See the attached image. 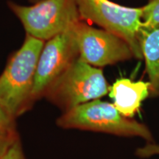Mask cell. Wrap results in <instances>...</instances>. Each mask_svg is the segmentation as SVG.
<instances>
[{"label":"cell","instance_id":"obj_1","mask_svg":"<svg viewBox=\"0 0 159 159\" xmlns=\"http://www.w3.org/2000/svg\"><path fill=\"white\" fill-rule=\"evenodd\" d=\"M44 43L26 35L21 48L11 57L0 75V104L13 119L33 103L35 72Z\"/></svg>","mask_w":159,"mask_h":159},{"label":"cell","instance_id":"obj_2","mask_svg":"<svg viewBox=\"0 0 159 159\" xmlns=\"http://www.w3.org/2000/svg\"><path fill=\"white\" fill-rule=\"evenodd\" d=\"M63 128H76L122 136H139L152 143L153 138L146 125L120 114L113 103L99 99L65 111L57 120Z\"/></svg>","mask_w":159,"mask_h":159},{"label":"cell","instance_id":"obj_3","mask_svg":"<svg viewBox=\"0 0 159 159\" xmlns=\"http://www.w3.org/2000/svg\"><path fill=\"white\" fill-rule=\"evenodd\" d=\"M108 91L102 69L78 57L49 85L43 97L65 112L101 98Z\"/></svg>","mask_w":159,"mask_h":159},{"label":"cell","instance_id":"obj_4","mask_svg":"<svg viewBox=\"0 0 159 159\" xmlns=\"http://www.w3.org/2000/svg\"><path fill=\"white\" fill-rule=\"evenodd\" d=\"M8 7L27 35L47 41L81 21L76 0H41L32 6L12 2Z\"/></svg>","mask_w":159,"mask_h":159},{"label":"cell","instance_id":"obj_5","mask_svg":"<svg viewBox=\"0 0 159 159\" xmlns=\"http://www.w3.org/2000/svg\"><path fill=\"white\" fill-rule=\"evenodd\" d=\"M81 21L96 24L124 39L134 57L143 59L139 41L142 26V7H128L109 0H76Z\"/></svg>","mask_w":159,"mask_h":159},{"label":"cell","instance_id":"obj_6","mask_svg":"<svg viewBox=\"0 0 159 159\" xmlns=\"http://www.w3.org/2000/svg\"><path fill=\"white\" fill-rule=\"evenodd\" d=\"M79 58L95 67L114 65L134 57L124 39L105 30L79 21L74 26Z\"/></svg>","mask_w":159,"mask_h":159},{"label":"cell","instance_id":"obj_7","mask_svg":"<svg viewBox=\"0 0 159 159\" xmlns=\"http://www.w3.org/2000/svg\"><path fill=\"white\" fill-rule=\"evenodd\" d=\"M74 26L43 45L35 72L32 102L43 97L49 85L79 57Z\"/></svg>","mask_w":159,"mask_h":159},{"label":"cell","instance_id":"obj_8","mask_svg":"<svg viewBox=\"0 0 159 159\" xmlns=\"http://www.w3.org/2000/svg\"><path fill=\"white\" fill-rule=\"evenodd\" d=\"M150 96V83L128 78L117 79L109 88V97L121 114L133 118L145 99Z\"/></svg>","mask_w":159,"mask_h":159},{"label":"cell","instance_id":"obj_9","mask_svg":"<svg viewBox=\"0 0 159 159\" xmlns=\"http://www.w3.org/2000/svg\"><path fill=\"white\" fill-rule=\"evenodd\" d=\"M146 73L150 83V96H159V25L142 26L139 34Z\"/></svg>","mask_w":159,"mask_h":159},{"label":"cell","instance_id":"obj_10","mask_svg":"<svg viewBox=\"0 0 159 159\" xmlns=\"http://www.w3.org/2000/svg\"><path fill=\"white\" fill-rule=\"evenodd\" d=\"M142 25L155 27L159 25V0H148L142 7Z\"/></svg>","mask_w":159,"mask_h":159},{"label":"cell","instance_id":"obj_11","mask_svg":"<svg viewBox=\"0 0 159 159\" xmlns=\"http://www.w3.org/2000/svg\"><path fill=\"white\" fill-rule=\"evenodd\" d=\"M16 139L15 131H0V159L5 156Z\"/></svg>","mask_w":159,"mask_h":159},{"label":"cell","instance_id":"obj_12","mask_svg":"<svg viewBox=\"0 0 159 159\" xmlns=\"http://www.w3.org/2000/svg\"><path fill=\"white\" fill-rule=\"evenodd\" d=\"M13 120L0 104V131H15Z\"/></svg>","mask_w":159,"mask_h":159},{"label":"cell","instance_id":"obj_13","mask_svg":"<svg viewBox=\"0 0 159 159\" xmlns=\"http://www.w3.org/2000/svg\"><path fill=\"white\" fill-rule=\"evenodd\" d=\"M1 159H25L19 139H16L13 144Z\"/></svg>","mask_w":159,"mask_h":159},{"label":"cell","instance_id":"obj_14","mask_svg":"<svg viewBox=\"0 0 159 159\" xmlns=\"http://www.w3.org/2000/svg\"><path fill=\"white\" fill-rule=\"evenodd\" d=\"M136 153L137 156L142 158H147L152 155H159V145L149 143L144 148H139Z\"/></svg>","mask_w":159,"mask_h":159},{"label":"cell","instance_id":"obj_15","mask_svg":"<svg viewBox=\"0 0 159 159\" xmlns=\"http://www.w3.org/2000/svg\"><path fill=\"white\" fill-rule=\"evenodd\" d=\"M39 1H41V0H30V2H33V3H36Z\"/></svg>","mask_w":159,"mask_h":159}]
</instances>
